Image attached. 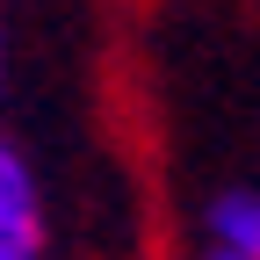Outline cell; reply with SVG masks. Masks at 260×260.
I'll use <instances>...</instances> for the list:
<instances>
[{
    "mask_svg": "<svg viewBox=\"0 0 260 260\" xmlns=\"http://www.w3.org/2000/svg\"><path fill=\"white\" fill-rule=\"evenodd\" d=\"M210 260H239V253H217V246H210Z\"/></svg>",
    "mask_w": 260,
    "mask_h": 260,
    "instance_id": "obj_4",
    "label": "cell"
},
{
    "mask_svg": "<svg viewBox=\"0 0 260 260\" xmlns=\"http://www.w3.org/2000/svg\"><path fill=\"white\" fill-rule=\"evenodd\" d=\"M0 73H8V29H0Z\"/></svg>",
    "mask_w": 260,
    "mask_h": 260,
    "instance_id": "obj_3",
    "label": "cell"
},
{
    "mask_svg": "<svg viewBox=\"0 0 260 260\" xmlns=\"http://www.w3.org/2000/svg\"><path fill=\"white\" fill-rule=\"evenodd\" d=\"M210 246L239 253V260H260V188H224L210 203Z\"/></svg>",
    "mask_w": 260,
    "mask_h": 260,
    "instance_id": "obj_2",
    "label": "cell"
},
{
    "mask_svg": "<svg viewBox=\"0 0 260 260\" xmlns=\"http://www.w3.org/2000/svg\"><path fill=\"white\" fill-rule=\"evenodd\" d=\"M0 260H44V195L8 130H0Z\"/></svg>",
    "mask_w": 260,
    "mask_h": 260,
    "instance_id": "obj_1",
    "label": "cell"
}]
</instances>
